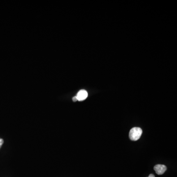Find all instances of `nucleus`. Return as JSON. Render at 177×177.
<instances>
[{
  "label": "nucleus",
  "instance_id": "nucleus-1",
  "mask_svg": "<svg viewBox=\"0 0 177 177\" xmlns=\"http://www.w3.org/2000/svg\"><path fill=\"white\" fill-rule=\"evenodd\" d=\"M142 130L140 128L135 127L131 128L129 133V137L132 141H137L141 137L142 134Z\"/></svg>",
  "mask_w": 177,
  "mask_h": 177
},
{
  "label": "nucleus",
  "instance_id": "nucleus-2",
  "mask_svg": "<svg viewBox=\"0 0 177 177\" xmlns=\"http://www.w3.org/2000/svg\"><path fill=\"white\" fill-rule=\"evenodd\" d=\"M154 170L157 175L164 174L167 170V167L164 165L157 164L154 167Z\"/></svg>",
  "mask_w": 177,
  "mask_h": 177
},
{
  "label": "nucleus",
  "instance_id": "nucleus-3",
  "mask_svg": "<svg viewBox=\"0 0 177 177\" xmlns=\"http://www.w3.org/2000/svg\"><path fill=\"white\" fill-rule=\"evenodd\" d=\"M88 95V93L86 91L81 90L78 93L76 96V98L78 101H83L87 98Z\"/></svg>",
  "mask_w": 177,
  "mask_h": 177
},
{
  "label": "nucleus",
  "instance_id": "nucleus-4",
  "mask_svg": "<svg viewBox=\"0 0 177 177\" xmlns=\"http://www.w3.org/2000/svg\"><path fill=\"white\" fill-rule=\"evenodd\" d=\"M3 139H2V138H0V149H1V148L2 147V145L3 144Z\"/></svg>",
  "mask_w": 177,
  "mask_h": 177
},
{
  "label": "nucleus",
  "instance_id": "nucleus-5",
  "mask_svg": "<svg viewBox=\"0 0 177 177\" xmlns=\"http://www.w3.org/2000/svg\"><path fill=\"white\" fill-rule=\"evenodd\" d=\"M73 101H74V102H75V101H77V99L76 98V97H73L72 98Z\"/></svg>",
  "mask_w": 177,
  "mask_h": 177
},
{
  "label": "nucleus",
  "instance_id": "nucleus-6",
  "mask_svg": "<svg viewBox=\"0 0 177 177\" xmlns=\"http://www.w3.org/2000/svg\"><path fill=\"white\" fill-rule=\"evenodd\" d=\"M155 177V175H153V174H150V175L149 176V177Z\"/></svg>",
  "mask_w": 177,
  "mask_h": 177
}]
</instances>
